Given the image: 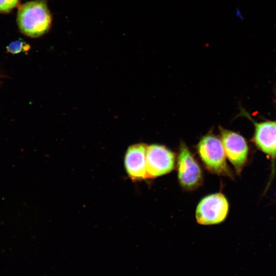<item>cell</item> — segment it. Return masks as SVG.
<instances>
[{
	"mask_svg": "<svg viewBox=\"0 0 276 276\" xmlns=\"http://www.w3.org/2000/svg\"><path fill=\"white\" fill-rule=\"evenodd\" d=\"M6 49L8 52L16 54L28 51L30 49V45L22 40H17L11 42Z\"/></svg>",
	"mask_w": 276,
	"mask_h": 276,
	"instance_id": "9",
	"label": "cell"
},
{
	"mask_svg": "<svg viewBox=\"0 0 276 276\" xmlns=\"http://www.w3.org/2000/svg\"><path fill=\"white\" fill-rule=\"evenodd\" d=\"M175 153L166 147L152 144L146 150V170L148 178H154L171 172L175 168Z\"/></svg>",
	"mask_w": 276,
	"mask_h": 276,
	"instance_id": "5",
	"label": "cell"
},
{
	"mask_svg": "<svg viewBox=\"0 0 276 276\" xmlns=\"http://www.w3.org/2000/svg\"><path fill=\"white\" fill-rule=\"evenodd\" d=\"M20 0H0V13H8L19 6Z\"/></svg>",
	"mask_w": 276,
	"mask_h": 276,
	"instance_id": "10",
	"label": "cell"
},
{
	"mask_svg": "<svg viewBox=\"0 0 276 276\" xmlns=\"http://www.w3.org/2000/svg\"><path fill=\"white\" fill-rule=\"evenodd\" d=\"M219 128L226 157L236 173L239 174L247 162L248 151L247 143L240 134L222 127Z\"/></svg>",
	"mask_w": 276,
	"mask_h": 276,
	"instance_id": "6",
	"label": "cell"
},
{
	"mask_svg": "<svg viewBox=\"0 0 276 276\" xmlns=\"http://www.w3.org/2000/svg\"><path fill=\"white\" fill-rule=\"evenodd\" d=\"M177 176L181 186L187 190H194L202 183L201 168L187 145L181 143L177 161Z\"/></svg>",
	"mask_w": 276,
	"mask_h": 276,
	"instance_id": "3",
	"label": "cell"
},
{
	"mask_svg": "<svg viewBox=\"0 0 276 276\" xmlns=\"http://www.w3.org/2000/svg\"><path fill=\"white\" fill-rule=\"evenodd\" d=\"M254 141L257 147L271 157H276V121L255 123Z\"/></svg>",
	"mask_w": 276,
	"mask_h": 276,
	"instance_id": "8",
	"label": "cell"
},
{
	"mask_svg": "<svg viewBox=\"0 0 276 276\" xmlns=\"http://www.w3.org/2000/svg\"><path fill=\"white\" fill-rule=\"evenodd\" d=\"M197 150L200 158L209 172L219 175L232 177L226 163L221 139L210 132L200 140Z\"/></svg>",
	"mask_w": 276,
	"mask_h": 276,
	"instance_id": "2",
	"label": "cell"
},
{
	"mask_svg": "<svg viewBox=\"0 0 276 276\" xmlns=\"http://www.w3.org/2000/svg\"><path fill=\"white\" fill-rule=\"evenodd\" d=\"M47 1H32L19 6L16 21L23 34L36 38L48 32L51 26L52 16Z\"/></svg>",
	"mask_w": 276,
	"mask_h": 276,
	"instance_id": "1",
	"label": "cell"
},
{
	"mask_svg": "<svg viewBox=\"0 0 276 276\" xmlns=\"http://www.w3.org/2000/svg\"><path fill=\"white\" fill-rule=\"evenodd\" d=\"M144 143L130 146L124 156V167L129 178L133 181L148 179L146 170V150Z\"/></svg>",
	"mask_w": 276,
	"mask_h": 276,
	"instance_id": "7",
	"label": "cell"
},
{
	"mask_svg": "<svg viewBox=\"0 0 276 276\" xmlns=\"http://www.w3.org/2000/svg\"><path fill=\"white\" fill-rule=\"evenodd\" d=\"M229 209L228 202L223 194L217 193L203 198L196 211L197 222L202 225L221 223L226 218Z\"/></svg>",
	"mask_w": 276,
	"mask_h": 276,
	"instance_id": "4",
	"label": "cell"
},
{
	"mask_svg": "<svg viewBox=\"0 0 276 276\" xmlns=\"http://www.w3.org/2000/svg\"><path fill=\"white\" fill-rule=\"evenodd\" d=\"M235 15L240 19L243 20L244 19V17H243V14L241 13V11H240V9H237L236 10Z\"/></svg>",
	"mask_w": 276,
	"mask_h": 276,
	"instance_id": "11",
	"label": "cell"
}]
</instances>
